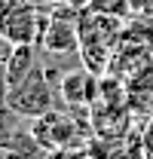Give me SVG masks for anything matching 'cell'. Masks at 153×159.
<instances>
[{
    "label": "cell",
    "mask_w": 153,
    "mask_h": 159,
    "mask_svg": "<svg viewBox=\"0 0 153 159\" xmlns=\"http://www.w3.org/2000/svg\"><path fill=\"white\" fill-rule=\"evenodd\" d=\"M135 12L138 16H147V12H153V0H132Z\"/></svg>",
    "instance_id": "ba28073f"
},
{
    "label": "cell",
    "mask_w": 153,
    "mask_h": 159,
    "mask_svg": "<svg viewBox=\"0 0 153 159\" xmlns=\"http://www.w3.org/2000/svg\"><path fill=\"white\" fill-rule=\"evenodd\" d=\"M64 3H71L74 9H89V3H92V0H64Z\"/></svg>",
    "instance_id": "9c48e42d"
},
{
    "label": "cell",
    "mask_w": 153,
    "mask_h": 159,
    "mask_svg": "<svg viewBox=\"0 0 153 159\" xmlns=\"http://www.w3.org/2000/svg\"><path fill=\"white\" fill-rule=\"evenodd\" d=\"M55 101H58V92L52 86V80L46 77V70H43V58L25 80H19L16 86L6 89V107L12 113H19L21 119L46 116L49 110H55Z\"/></svg>",
    "instance_id": "6da1fadb"
},
{
    "label": "cell",
    "mask_w": 153,
    "mask_h": 159,
    "mask_svg": "<svg viewBox=\"0 0 153 159\" xmlns=\"http://www.w3.org/2000/svg\"><path fill=\"white\" fill-rule=\"evenodd\" d=\"M144 156L153 159V122L147 125V132H144Z\"/></svg>",
    "instance_id": "52a82bcc"
},
{
    "label": "cell",
    "mask_w": 153,
    "mask_h": 159,
    "mask_svg": "<svg viewBox=\"0 0 153 159\" xmlns=\"http://www.w3.org/2000/svg\"><path fill=\"white\" fill-rule=\"evenodd\" d=\"M3 64H6V74H3V86H16L19 80H25L34 67L40 64V46L34 43H25V46H12L3 40Z\"/></svg>",
    "instance_id": "5b68a950"
},
{
    "label": "cell",
    "mask_w": 153,
    "mask_h": 159,
    "mask_svg": "<svg viewBox=\"0 0 153 159\" xmlns=\"http://www.w3.org/2000/svg\"><path fill=\"white\" fill-rule=\"evenodd\" d=\"M3 159H25V156H19V153H12V150H6V153H3Z\"/></svg>",
    "instance_id": "30bf717a"
},
{
    "label": "cell",
    "mask_w": 153,
    "mask_h": 159,
    "mask_svg": "<svg viewBox=\"0 0 153 159\" xmlns=\"http://www.w3.org/2000/svg\"><path fill=\"white\" fill-rule=\"evenodd\" d=\"M46 21H49V12L43 6H37L34 0H3L0 31H3L6 43H12V46L34 43V46H40Z\"/></svg>",
    "instance_id": "7a4b0ae2"
},
{
    "label": "cell",
    "mask_w": 153,
    "mask_h": 159,
    "mask_svg": "<svg viewBox=\"0 0 153 159\" xmlns=\"http://www.w3.org/2000/svg\"><path fill=\"white\" fill-rule=\"evenodd\" d=\"M55 92H58V101L67 110H86L98 98V74H92L86 64H80V67L67 70L61 77V83L55 86Z\"/></svg>",
    "instance_id": "277c9868"
},
{
    "label": "cell",
    "mask_w": 153,
    "mask_h": 159,
    "mask_svg": "<svg viewBox=\"0 0 153 159\" xmlns=\"http://www.w3.org/2000/svg\"><path fill=\"white\" fill-rule=\"evenodd\" d=\"M89 9L98 12V16H114V19H123V21H129L135 16L132 0H92Z\"/></svg>",
    "instance_id": "8992f818"
},
{
    "label": "cell",
    "mask_w": 153,
    "mask_h": 159,
    "mask_svg": "<svg viewBox=\"0 0 153 159\" xmlns=\"http://www.w3.org/2000/svg\"><path fill=\"white\" fill-rule=\"evenodd\" d=\"M31 132L37 135V141L49 150V153L74 150L76 144H80V135H83V129L76 125V119H74V110H67V113H61V110H49L46 116L34 119Z\"/></svg>",
    "instance_id": "3957f363"
}]
</instances>
